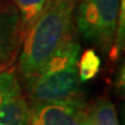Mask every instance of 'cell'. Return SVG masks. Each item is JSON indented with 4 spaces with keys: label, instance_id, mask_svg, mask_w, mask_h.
Wrapping results in <instances>:
<instances>
[{
    "label": "cell",
    "instance_id": "1",
    "mask_svg": "<svg viewBox=\"0 0 125 125\" xmlns=\"http://www.w3.org/2000/svg\"><path fill=\"white\" fill-rule=\"evenodd\" d=\"M75 2L52 0L43 14L28 29L19 51V72L28 79L38 72L54 54L73 38Z\"/></svg>",
    "mask_w": 125,
    "mask_h": 125
},
{
    "label": "cell",
    "instance_id": "2",
    "mask_svg": "<svg viewBox=\"0 0 125 125\" xmlns=\"http://www.w3.org/2000/svg\"><path fill=\"white\" fill-rule=\"evenodd\" d=\"M80 52V44L73 37L40 71L26 79L27 93L32 103L59 102L82 95L78 73Z\"/></svg>",
    "mask_w": 125,
    "mask_h": 125
},
{
    "label": "cell",
    "instance_id": "3",
    "mask_svg": "<svg viewBox=\"0 0 125 125\" xmlns=\"http://www.w3.org/2000/svg\"><path fill=\"white\" fill-rule=\"evenodd\" d=\"M118 12L119 0H81L74 14L76 29L85 41L107 52L115 40Z\"/></svg>",
    "mask_w": 125,
    "mask_h": 125
},
{
    "label": "cell",
    "instance_id": "4",
    "mask_svg": "<svg viewBox=\"0 0 125 125\" xmlns=\"http://www.w3.org/2000/svg\"><path fill=\"white\" fill-rule=\"evenodd\" d=\"M86 111L82 95L59 102L32 103L27 125H83Z\"/></svg>",
    "mask_w": 125,
    "mask_h": 125
},
{
    "label": "cell",
    "instance_id": "5",
    "mask_svg": "<svg viewBox=\"0 0 125 125\" xmlns=\"http://www.w3.org/2000/svg\"><path fill=\"white\" fill-rule=\"evenodd\" d=\"M29 107L13 68L0 73V125H27Z\"/></svg>",
    "mask_w": 125,
    "mask_h": 125
},
{
    "label": "cell",
    "instance_id": "6",
    "mask_svg": "<svg viewBox=\"0 0 125 125\" xmlns=\"http://www.w3.org/2000/svg\"><path fill=\"white\" fill-rule=\"evenodd\" d=\"M26 30L12 2L0 0V62L7 64L19 53Z\"/></svg>",
    "mask_w": 125,
    "mask_h": 125
},
{
    "label": "cell",
    "instance_id": "7",
    "mask_svg": "<svg viewBox=\"0 0 125 125\" xmlns=\"http://www.w3.org/2000/svg\"><path fill=\"white\" fill-rule=\"evenodd\" d=\"M83 125H119L114 103L103 96L87 107Z\"/></svg>",
    "mask_w": 125,
    "mask_h": 125
},
{
    "label": "cell",
    "instance_id": "8",
    "mask_svg": "<svg viewBox=\"0 0 125 125\" xmlns=\"http://www.w3.org/2000/svg\"><path fill=\"white\" fill-rule=\"evenodd\" d=\"M51 1L52 0H12V4L20 15L26 34L28 29L48 8Z\"/></svg>",
    "mask_w": 125,
    "mask_h": 125
},
{
    "label": "cell",
    "instance_id": "9",
    "mask_svg": "<svg viewBox=\"0 0 125 125\" xmlns=\"http://www.w3.org/2000/svg\"><path fill=\"white\" fill-rule=\"evenodd\" d=\"M101 68V58L94 49H87L79 57L78 60V73L81 82L94 79L98 74Z\"/></svg>",
    "mask_w": 125,
    "mask_h": 125
},
{
    "label": "cell",
    "instance_id": "10",
    "mask_svg": "<svg viewBox=\"0 0 125 125\" xmlns=\"http://www.w3.org/2000/svg\"><path fill=\"white\" fill-rule=\"evenodd\" d=\"M125 40V0H119V12L117 19V27L115 40L110 49V59L117 60L121 56L123 48H124Z\"/></svg>",
    "mask_w": 125,
    "mask_h": 125
},
{
    "label": "cell",
    "instance_id": "11",
    "mask_svg": "<svg viewBox=\"0 0 125 125\" xmlns=\"http://www.w3.org/2000/svg\"><path fill=\"white\" fill-rule=\"evenodd\" d=\"M72 1H74V2H76V1H78V0H72Z\"/></svg>",
    "mask_w": 125,
    "mask_h": 125
}]
</instances>
